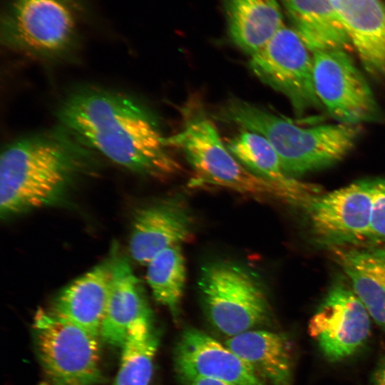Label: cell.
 Instances as JSON below:
<instances>
[{"mask_svg": "<svg viewBox=\"0 0 385 385\" xmlns=\"http://www.w3.org/2000/svg\"><path fill=\"white\" fill-rule=\"evenodd\" d=\"M60 125L93 152L133 173L163 178L180 166L148 111L115 91L76 90L58 111Z\"/></svg>", "mask_w": 385, "mask_h": 385, "instance_id": "cell-1", "label": "cell"}, {"mask_svg": "<svg viewBox=\"0 0 385 385\" xmlns=\"http://www.w3.org/2000/svg\"><path fill=\"white\" fill-rule=\"evenodd\" d=\"M95 163L94 152L61 125L11 142L0 158L1 217L57 201Z\"/></svg>", "mask_w": 385, "mask_h": 385, "instance_id": "cell-2", "label": "cell"}, {"mask_svg": "<svg viewBox=\"0 0 385 385\" xmlns=\"http://www.w3.org/2000/svg\"><path fill=\"white\" fill-rule=\"evenodd\" d=\"M214 118L265 137L278 155L284 172L292 178L342 160L359 135L358 125L339 123L303 127L237 98L224 102Z\"/></svg>", "mask_w": 385, "mask_h": 385, "instance_id": "cell-3", "label": "cell"}, {"mask_svg": "<svg viewBox=\"0 0 385 385\" xmlns=\"http://www.w3.org/2000/svg\"><path fill=\"white\" fill-rule=\"evenodd\" d=\"M168 147L183 153L195 174L197 184H210L239 192L272 197L294 205L297 197L281 186L256 175L243 166L222 140L217 128L202 108L184 110L181 129L165 138Z\"/></svg>", "mask_w": 385, "mask_h": 385, "instance_id": "cell-4", "label": "cell"}, {"mask_svg": "<svg viewBox=\"0 0 385 385\" xmlns=\"http://www.w3.org/2000/svg\"><path fill=\"white\" fill-rule=\"evenodd\" d=\"M1 43L23 55L47 61L76 50L78 19L71 0H10L1 17Z\"/></svg>", "mask_w": 385, "mask_h": 385, "instance_id": "cell-5", "label": "cell"}, {"mask_svg": "<svg viewBox=\"0 0 385 385\" xmlns=\"http://www.w3.org/2000/svg\"><path fill=\"white\" fill-rule=\"evenodd\" d=\"M197 289L210 324L230 337L267 322L270 307L257 277L240 264L217 260L204 265Z\"/></svg>", "mask_w": 385, "mask_h": 385, "instance_id": "cell-6", "label": "cell"}, {"mask_svg": "<svg viewBox=\"0 0 385 385\" xmlns=\"http://www.w3.org/2000/svg\"><path fill=\"white\" fill-rule=\"evenodd\" d=\"M42 385H98L103 379L100 337L39 309L33 322Z\"/></svg>", "mask_w": 385, "mask_h": 385, "instance_id": "cell-7", "label": "cell"}, {"mask_svg": "<svg viewBox=\"0 0 385 385\" xmlns=\"http://www.w3.org/2000/svg\"><path fill=\"white\" fill-rule=\"evenodd\" d=\"M374 191L369 179L313 197L303 210L314 242L332 250L369 242Z\"/></svg>", "mask_w": 385, "mask_h": 385, "instance_id": "cell-8", "label": "cell"}, {"mask_svg": "<svg viewBox=\"0 0 385 385\" xmlns=\"http://www.w3.org/2000/svg\"><path fill=\"white\" fill-rule=\"evenodd\" d=\"M314 85L317 98L339 123L375 122L381 113L371 88L342 48L312 53Z\"/></svg>", "mask_w": 385, "mask_h": 385, "instance_id": "cell-9", "label": "cell"}, {"mask_svg": "<svg viewBox=\"0 0 385 385\" xmlns=\"http://www.w3.org/2000/svg\"><path fill=\"white\" fill-rule=\"evenodd\" d=\"M371 318L347 279H336L310 318L308 332L329 361L359 351L371 334Z\"/></svg>", "mask_w": 385, "mask_h": 385, "instance_id": "cell-10", "label": "cell"}, {"mask_svg": "<svg viewBox=\"0 0 385 385\" xmlns=\"http://www.w3.org/2000/svg\"><path fill=\"white\" fill-rule=\"evenodd\" d=\"M294 29L283 26L249 66L263 83L284 95L298 113L321 105L313 78V57Z\"/></svg>", "mask_w": 385, "mask_h": 385, "instance_id": "cell-11", "label": "cell"}, {"mask_svg": "<svg viewBox=\"0 0 385 385\" xmlns=\"http://www.w3.org/2000/svg\"><path fill=\"white\" fill-rule=\"evenodd\" d=\"M173 359L176 373L185 384L196 377H207L236 385H266L225 344L195 328L182 333Z\"/></svg>", "mask_w": 385, "mask_h": 385, "instance_id": "cell-12", "label": "cell"}, {"mask_svg": "<svg viewBox=\"0 0 385 385\" xmlns=\"http://www.w3.org/2000/svg\"><path fill=\"white\" fill-rule=\"evenodd\" d=\"M193 220L182 203L164 200L144 207L135 215L129 240L132 258L141 265L163 250L188 241Z\"/></svg>", "mask_w": 385, "mask_h": 385, "instance_id": "cell-13", "label": "cell"}, {"mask_svg": "<svg viewBox=\"0 0 385 385\" xmlns=\"http://www.w3.org/2000/svg\"><path fill=\"white\" fill-rule=\"evenodd\" d=\"M109 258L111 288L100 337L108 344L121 347L130 327L153 316L141 284L128 259L115 250Z\"/></svg>", "mask_w": 385, "mask_h": 385, "instance_id": "cell-14", "label": "cell"}, {"mask_svg": "<svg viewBox=\"0 0 385 385\" xmlns=\"http://www.w3.org/2000/svg\"><path fill=\"white\" fill-rule=\"evenodd\" d=\"M332 1L366 71L373 77H385V3L381 0Z\"/></svg>", "mask_w": 385, "mask_h": 385, "instance_id": "cell-15", "label": "cell"}, {"mask_svg": "<svg viewBox=\"0 0 385 385\" xmlns=\"http://www.w3.org/2000/svg\"><path fill=\"white\" fill-rule=\"evenodd\" d=\"M111 282L108 258L64 287L54 299L50 311L100 337Z\"/></svg>", "mask_w": 385, "mask_h": 385, "instance_id": "cell-16", "label": "cell"}, {"mask_svg": "<svg viewBox=\"0 0 385 385\" xmlns=\"http://www.w3.org/2000/svg\"><path fill=\"white\" fill-rule=\"evenodd\" d=\"M225 344L266 385H292L293 347L284 334L254 329L230 337Z\"/></svg>", "mask_w": 385, "mask_h": 385, "instance_id": "cell-17", "label": "cell"}, {"mask_svg": "<svg viewBox=\"0 0 385 385\" xmlns=\"http://www.w3.org/2000/svg\"><path fill=\"white\" fill-rule=\"evenodd\" d=\"M356 295L385 333V246L333 250Z\"/></svg>", "mask_w": 385, "mask_h": 385, "instance_id": "cell-18", "label": "cell"}, {"mask_svg": "<svg viewBox=\"0 0 385 385\" xmlns=\"http://www.w3.org/2000/svg\"><path fill=\"white\" fill-rule=\"evenodd\" d=\"M225 12L230 38L250 56L284 26L277 0H225Z\"/></svg>", "mask_w": 385, "mask_h": 385, "instance_id": "cell-19", "label": "cell"}, {"mask_svg": "<svg viewBox=\"0 0 385 385\" xmlns=\"http://www.w3.org/2000/svg\"><path fill=\"white\" fill-rule=\"evenodd\" d=\"M226 146L233 156L257 176L272 182L293 194L303 207L319 188L287 175L283 170L276 151L262 135L242 129L230 138Z\"/></svg>", "mask_w": 385, "mask_h": 385, "instance_id": "cell-20", "label": "cell"}, {"mask_svg": "<svg viewBox=\"0 0 385 385\" xmlns=\"http://www.w3.org/2000/svg\"><path fill=\"white\" fill-rule=\"evenodd\" d=\"M294 29L309 51L342 48L350 41L332 0H282Z\"/></svg>", "mask_w": 385, "mask_h": 385, "instance_id": "cell-21", "label": "cell"}, {"mask_svg": "<svg viewBox=\"0 0 385 385\" xmlns=\"http://www.w3.org/2000/svg\"><path fill=\"white\" fill-rule=\"evenodd\" d=\"M159 344L153 318L133 324L123 344L113 385H150Z\"/></svg>", "mask_w": 385, "mask_h": 385, "instance_id": "cell-22", "label": "cell"}, {"mask_svg": "<svg viewBox=\"0 0 385 385\" xmlns=\"http://www.w3.org/2000/svg\"><path fill=\"white\" fill-rule=\"evenodd\" d=\"M146 266L147 282L155 299L165 307L173 317H178L187 274L181 245H174L163 250Z\"/></svg>", "mask_w": 385, "mask_h": 385, "instance_id": "cell-23", "label": "cell"}, {"mask_svg": "<svg viewBox=\"0 0 385 385\" xmlns=\"http://www.w3.org/2000/svg\"><path fill=\"white\" fill-rule=\"evenodd\" d=\"M369 242L385 243V178H375V191Z\"/></svg>", "mask_w": 385, "mask_h": 385, "instance_id": "cell-24", "label": "cell"}, {"mask_svg": "<svg viewBox=\"0 0 385 385\" xmlns=\"http://www.w3.org/2000/svg\"><path fill=\"white\" fill-rule=\"evenodd\" d=\"M371 385H385V353L373 373Z\"/></svg>", "mask_w": 385, "mask_h": 385, "instance_id": "cell-25", "label": "cell"}, {"mask_svg": "<svg viewBox=\"0 0 385 385\" xmlns=\"http://www.w3.org/2000/svg\"><path fill=\"white\" fill-rule=\"evenodd\" d=\"M186 385H236L225 381L207 377H196L189 381Z\"/></svg>", "mask_w": 385, "mask_h": 385, "instance_id": "cell-26", "label": "cell"}]
</instances>
